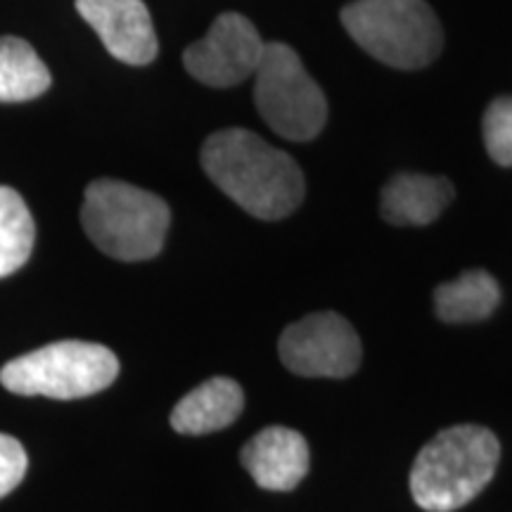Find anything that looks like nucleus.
<instances>
[{
	"mask_svg": "<svg viewBox=\"0 0 512 512\" xmlns=\"http://www.w3.org/2000/svg\"><path fill=\"white\" fill-rule=\"evenodd\" d=\"M200 159L209 181L254 219L280 221L304 202L299 164L247 128L211 133Z\"/></svg>",
	"mask_w": 512,
	"mask_h": 512,
	"instance_id": "1",
	"label": "nucleus"
},
{
	"mask_svg": "<svg viewBox=\"0 0 512 512\" xmlns=\"http://www.w3.org/2000/svg\"><path fill=\"white\" fill-rule=\"evenodd\" d=\"M501 444L479 425L439 432L415 458L411 494L427 512H453L484 491L496 475Z\"/></svg>",
	"mask_w": 512,
	"mask_h": 512,
	"instance_id": "2",
	"label": "nucleus"
},
{
	"mask_svg": "<svg viewBox=\"0 0 512 512\" xmlns=\"http://www.w3.org/2000/svg\"><path fill=\"white\" fill-rule=\"evenodd\" d=\"M81 226L102 254L117 261H147L162 252L171 209L155 192L98 178L83 192Z\"/></svg>",
	"mask_w": 512,
	"mask_h": 512,
	"instance_id": "3",
	"label": "nucleus"
},
{
	"mask_svg": "<svg viewBox=\"0 0 512 512\" xmlns=\"http://www.w3.org/2000/svg\"><path fill=\"white\" fill-rule=\"evenodd\" d=\"M349 36L377 62L422 69L444 46V31L425 0H354L342 10Z\"/></svg>",
	"mask_w": 512,
	"mask_h": 512,
	"instance_id": "4",
	"label": "nucleus"
},
{
	"mask_svg": "<svg viewBox=\"0 0 512 512\" xmlns=\"http://www.w3.org/2000/svg\"><path fill=\"white\" fill-rule=\"evenodd\" d=\"M117 375L119 358L112 349L64 339L12 358L0 370V384L17 396L74 401L107 389Z\"/></svg>",
	"mask_w": 512,
	"mask_h": 512,
	"instance_id": "5",
	"label": "nucleus"
},
{
	"mask_svg": "<svg viewBox=\"0 0 512 512\" xmlns=\"http://www.w3.org/2000/svg\"><path fill=\"white\" fill-rule=\"evenodd\" d=\"M254 102L271 131L292 143L313 140L328 121L325 93L285 43H266L254 74Z\"/></svg>",
	"mask_w": 512,
	"mask_h": 512,
	"instance_id": "6",
	"label": "nucleus"
},
{
	"mask_svg": "<svg viewBox=\"0 0 512 512\" xmlns=\"http://www.w3.org/2000/svg\"><path fill=\"white\" fill-rule=\"evenodd\" d=\"M278 354L294 375L342 380L361 366L363 349L347 318L335 311H320L287 325L280 335Z\"/></svg>",
	"mask_w": 512,
	"mask_h": 512,
	"instance_id": "7",
	"label": "nucleus"
},
{
	"mask_svg": "<svg viewBox=\"0 0 512 512\" xmlns=\"http://www.w3.org/2000/svg\"><path fill=\"white\" fill-rule=\"evenodd\" d=\"M264 48V38L247 17L223 12L214 19L207 36L185 50L183 67L204 86L233 88L254 79Z\"/></svg>",
	"mask_w": 512,
	"mask_h": 512,
	"instance_id": "8",
	"label": "nucleus"
},
{
	"mask_svg": "<svg viewBox=\"0 0 512 512\" xmlns=\"http://www.w3.org/2000/svg\"><path fill=\"white\" fill-rule=\"evenodd\" d=\"M76 10L119 62L145 67L157 57L155 24L143 0H76Z\"/></svg>",
	"mask_w": 512,
	"mask_h": 512,
	"instance_id": "9",
	"label": "nucleus"
},
{
	"mask_svg": "<svg viewBox=\"0 0 512 512\" xmlns=\"http://www.w3.org/2000/svg\"><path fill=\"white\" fill-rule=\"evenodd\" d=\"M309 444L290 427H266L242 448V467L266 491H292L309 472Z\"/></svg>",
	"mask_w": 512,
	"mask_h": 512,
	"instance_id": "10",
	"label": "nucleus"
},
{
	"mask_svg": "<svg viewBox=\"0 0 512 512\" xmlns=\"http://www.w3.org/2000/svg\"><path fill=\"white\" fill-rule=\"evenodd\" d=\"M456 197V188L444 176L399 174L382 188L380 214L392 226H427L437 221Z\"/></svg>",
	"mask_w": 512,
	"mask_h": 512,
	"instance_id": "11",
	"label": "nucleus"
},
{
	"mask_svg": "<svg viewBox=\"0 0 512 512\" xmlns=\"http://www.w3.org/2000/svg\"><path fill=\"white\" fill-rule=\"evenodd\" d=\"M242 408H245V392L240 384L230 377H211L176 403L171 427L188 437L219 432L240 418Z\"/></svg>",
	"mask_w": 512,
	"mask_h": 512,
	"instance_id": "12",
	"label": "nucleus"
},
{
	"mask_svg": "<svg viewBox=\"0 0 512 512\" xmlns=\"http://www.w3.org/2000/svg\"><path fill=\"white\" fill-rule=\"evenodd\" d=\"M501 302V287L491 273L475 268L465 271L451 283H441L434 290L437 316L444 323H479L489 318Z\"/></svg>",
	"mask_w": 512,
	"mask_h": 512,
	"instance_id": "13",
	"label": "nucleus"
},
{
	"mask_svg": "<svg viewBox=\"0 0 512 512\" xmlns=\"http://www.w3.org/2000/svg\"><path fill=\"white\" fill-rule=\"evenodd\" d=\"M53 76L31 43L0 36V102H29L48 91Z\"/></svg>",
	"mask_w": 512,
	"mask_h": 512,
	"instance_id": "14",
	"label": "nucleus"
},
{
	"mask_svg": "<svg viewBox=\"0 0 512 512\" xmlns=\"http://www.w3.org/2000/svg\"><path fill=\"white\" fill-rule=\"evenodd\" d=\"M36 242L34 216L17 190L0 185V278L17 273L29 261Z\"/></svg>",
	"mask_w": 512,
	"mask_h": 512,
	"instance_id": "15",
	"label": "nucleus"
},
{
	"mask_svg": "<svg viewBox=\"0 0 512 512\" xmlns=\"http://www.w3.org/2000/svg\"><path fill=\"white\" fill-rule=\"evenodd\" d=\"M482 133L489 157L501 166H512V98H498L486 107Z\"/></svg>",
	"mask_w": 512,
	"mask_h": 512,
	"instance_id": "16",
	"label": "nucleus"
},
{
	"mask_svg": "<svg viewBox=\"0 0 512 512\" xmlns=\"http://www.w3.org/2000/svg\"><path fill=\"white\" fill-rule=\"evenodd\" d=\"M29 458L24 446L10 434H0V498H5L22 484Z\"/></svg>",
	"mask_w": 512,
	"mask_h": 512,
	"instance_id": "17",
	"label": "nucleus"
}]
</instances>
